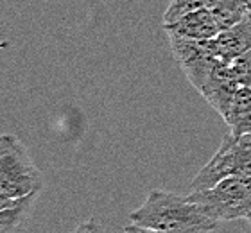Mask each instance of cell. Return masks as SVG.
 <instances>
[{"label":"cell","instance_id":"1","mask_svg":"<svg viewBox=\"0 0 251 233\" xmlns=\"http://www.w3.org/2000/svg\"><path fill=\"white\" fill-rule=\"evenodd\" d=\"M131 224L167 233H212L221 223L188 197L151 190L140 207L129 213Z\"/></svg>","mask_w":251,"mask_h":233},{"label":"cell","instance_id":"2","mask_svg":"<svg viewBox=\"0 0 251 233\" xmlns=\"http://www.w3.org/2000/svg\"><path fill=\"white\" fill-rule=\"evenodd\" d=\"M43 174L27 147L15 135L0 136V190L11 201L40 194Z\"/></svg>","mask_w":251,"mask_h":233},{"label":"cell","instance_id":"3","mask_svg":"<svg viewBox=\"0 0 251 233\" xmlns=\"http://www.w3.org/2000/svg\"><path fill=\"white\" fill-rule=\"evenodd\" d=\"M187 197L217 223L246 219L251 213V176L226 178L212 188L190 192Z\"/></svg>","mask_w":251,"mask_h":233},{"label":"cell","instance_id":"4","mask_svg":"<svg viewBox=\"0 0 251 233\" xmlns=\"http://www.w3.org/2000/svg\"><path fill=\"white\" fill-rule=\"evenodd\" d=\"M233 176H251V133L241 136L228 133L208 163L196 174L190 186L192 192L206 190Z\"/></svg>","mask_w":251,"mask_h":233},{"label":"cell","instance_id":"5","mask_svg":"<svg viewBox=\"0 0 251 233\" xmlns=\"http://www.w3.org/2000/svg\"><path fill=\"white\" fill-rule=\"evenodd\" d=\"M167 38L178 67L183 70L188 83L198 92H201L215 70L225 63L215 54L212 40L198 42V40H190V38L179 36L174 32H167Z\"/></svg>","mask_w":251,"mask_h":233},{"label":"cell","instance_id":"6","mask_svg":"<svg viewBox=\"0 0 251 233\" xmlns=\"http://www.w3.org/2000/svg\"><path fill=\"white\" fill-rule=\"evenodd\" d=\"M214 51L221 61L230 63L235 57L251 51V16L248 13L235 26L223 29L217 36L212 40Z\"/></svg>","mask_w":251,"mask_h":233},{"label":"cell","instance_id":"7","mask_svg":"<svg viewBox=\"0 0 251 233\" xmlns=\"http://www.w3.org/2000/svg\"><path fill=\"white\" fill-rule=\"evenodd\" d=\"M163 31L174 32V34L190 38V40H198V42H206V40H214L219 34L221 27L215 16L212 15V11L204 7V9H198L181 16L173 24H163Z\"/></svg>","mask_w":251,"mask_h":233},{"label":"cell","instance_id":"8","mask_svg":"<svg viewBox=\"0 0 251 233\" xmlns=\"http://www.w3.org/2000/svg\"><path fill=\"white\" fill-rule=\"evenodd\" d=\"M237 90H239V84L235 83V79L231 78L230 70H228V63H223L199 93L203 95L204 101H206L223 119H226V115L230 111V106H231V103H233V97H235Z\"/></svg>","mask_w":251,"mask_h":233},{"label":"cell","instance_id":"9","mask_svg":"<svg viewBox=\"0 0 251 233\" xmlns=\"http://www.w3.org/2000/svg\"><path fill=\"white\" fill-rule=\"evenodd\" d=\"M225 122L233 136L251 133V88L239 86Z\"/></svg>","mask_w":251,"mask_h":233},{"label":"cell","instance_id":"10","mask_svg":"<svg viewBox=\"0 0 251 233\" xmlns=\"http://www.w3.org/2000/svg\"><path fill=\"white\" fill-rule=\"evenodd\" d=\"M38 194L34 196H29L25 199H20V201L13 205V207L5 208L0 212V233H22L25 228L27 221H29V215H31V210L34 207V201H36Z\"/></svg>","mask_w":251,"mask_h":233},{"label":"cell","instance_id":"11","mask_svg":"<svg viewBox=\"0 0 251 233\" xmlns=\"http://www.w3.org/2000/svg\"><path fill=\"white\" fill-rule=\"evenodd\" d=\"M251 0H214L208 5L212 15L219 24L221 31L228 27L235 26L237 22H241L248 15V4Z\"/></svg>","mask_w":251,"mask_h":233},{"label":"cell","instance_id":"12","mask_svg":"<svg viewBox=\"0 0 251 233\" xmlns=\"http://www.w3.org/2000/svg\"><path fill=\"white\" fill-rule=\"evenodd\" d=\"M212 2L214 0H171L169 7L165 9V15H163V24H173L188 13L208 7Z\"/></svg>","mask_w":251,"mask_h":233},{"label":"cell","instance_id":"13","mask_svg":"<svg viewBox=\"0 0 251 233\" xmlns=\"http://www.w3.org/2000/svg\"><path fill=\"white\" fill-rule=\"evenodd\" d=\"M228 70L239 86L251 88V51L228 63Z\"/></svg>","mask_w":251,"mask_h":233},{"label":"cell","instance_id":"14","mask_svg":"<svg viewBox=\"0 0 251 233\" xmlns=\"http://www.w3.org/2000/svg\"><path fill=\"white\" fill-rule=\"evenodd\" d=\"M72 233H104V228L100 226L99 221L90 219V221H84V223L79 224Z\"/></svg>","mask_w":251,"mask_h":233},{"label":"cell","instance_id":"15","mask_svg":"<svg viewBox=\"0 0 251 233\" xmlns=\"http://www.w3.org/2000/svg\"><path fill=\"white\" fill-rule=\"evenodd\" d=\"M124 233H167V232H158V230H147L136 224H127L124 228Z\"/></svg>","mask_w":251,"mask_h":233},{"label":"cell","instance_id":"16","mask_svg":"<svg viewBox=\"0 0 251 233\" xmlns=\"http://www.w3.org/2000/svg\"><path fill=\"white\" fill-rule=\"evenodd\" d=\"M18 201H11L9 197H5L4 194H2V190H0V212L2 210H5V208H9L13 207V205H16Z\"/></svg>","mask_w":251,"mask_h":233},{"label":"cell","instance_id":"17","mask_svg":"<svg viewBox=\"0 0 251 233\" xmlns=\"http://www.w3.org/2000/svg\"><path fill=\"white\" fill-rule=\"evenodd\" d=\"M248 13H250V16H251V2L248 4Z\"/></svg>","mask_w":251,"mask_h":233},{"label":"cell","instance_id":"18","mask_svg":"<svg viewBox=\"0 0 251 233\" xmlns=\"http://www.w3.org/2000/svg\"><path fill=\"white\" fill-rule=\"evenodd\" d=\"M246 219H248V223H250V224H251V213H250V215H248V217H246Z\"/></svg>","mask_w":251,"mask_h":233}]
</instances>
